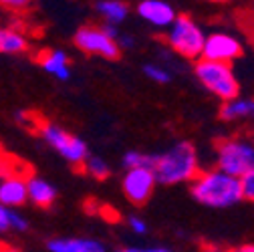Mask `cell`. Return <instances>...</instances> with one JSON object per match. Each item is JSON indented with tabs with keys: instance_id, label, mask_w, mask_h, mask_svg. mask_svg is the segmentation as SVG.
I'll return each instance as SVG.
<instances>
[{
	"instance_id": "5",
	"label": "cell",
	"mask_w": 254,
	"mask_h": 252,
	"mask_svg": "<svg viewBox=\"0 0 254 252\" xmlns=\"http://www.w3.org/2000/svg\"><path fill=\"white\" fill-rule=\"evenodd\" d=\"M216 162H218L216 170L240 180L242 176L254 170V141L240 137L220 141L216 151Z\"/></svg>"
},
{
	"instance_id": "27",
	"label": "cell",
	"mask_w": 254,
	"mask_h": 252,
	"mask_svg": "<svg viewBox=\"0 0 254 252\" xmlns=\"http://www.w3.org/2000/svg\"><path fill=\"white\" fill-rule=\"evenodd\" d=\"M228 252H254V244H240V246L230 248Z\"/></svg>"
},
{
	"instance_id": "8",
	"label": "cell",
	"mask_w": 254,
	"mask_h": 252,
	"mask_svg": "<svg viewBox=\"0 0 254 252\" xmlns=\"http://www.w3.org/2000/svg\"><path fill=\"white\" fill-rule=\"evenodd\" d=\"M244 53L242 41L230 33H212L206 37L202 59L212 63H222V65H232Z\"/></svg>"
},
{
	"instance_id": "1",
	"label": "cell",
	"mask_w": 254,
	"mask_h": 252,
	"mask_svg": "<svg viewBox=\"0 0 254 252\" xmlns=\"http://www.w3.org/2000/svg\"><path fill=\"white\" fill-rule=\"evenodd\" d=\"M200 174V160L198 151L190 141H178L162 155H155L153 176L155 182L174 186L192 182Z\"/></svg>"
},
{
	"instance_id": "23",
	"label": "cell",
	"mask_w": 254,
	"mask_h": 252,
	"mask_svg": "<svg viewBox=\"0 0 254 252\" xmlns=\"http://www.w3.org/2000/svg\"><path fill=\"white\" fill-rule=\"evenodd\" d=\"M127 224H129L131 232H135V234H145V232H147V224L143 222L141 218H137V216H129Z\"/></svg>"
},
{
	"instance_id": "22",
	"label": "cell",
	"mask_w": 254,
	"mask_h": 252,
	"mask_svg": "<svg viewBox=\"0 0 254 252\" xmlns=\"http://www.w3.org/2000/svg\"><path fill=\"white\" fill-rule=\"evenodd\" d=\"M28 228V222L22 214H18L16 210L10 212V230H18V232H24Z\"/></svg>"
},
{
	"instance_id": "15",
	"label": "cell",
	"mask_w": 254,
	"mask_h": 252,
	"mask_svg": "<svg viewBox=\"0 0 254 252\" xmlns=\"http://www.w3.org/2000/svg\"><path fill=\"white\" fill-rule=\"evenodd\" d=\"M220 117L224 121H238L254 117V99L252 97H236L226 101L220 109Z\"/></svg>"
},
{
	"instance_id": "19",
	"label": "cell",
	"mask_w": 254,
	"mask_h": 252,
	"mask_svg": "<svg viewBox=\"0 0 254 252\" xmlns=\"http://www.w3.org/2000/svg\"><path fill=\"white\" fill-rule=\"evenodd\" d=\"M123 164L127 170H151L153 172V164H155V155H147L141 151H127L123 157Z\"/></svg>"
},
{
	"instance_id": "20",
	"label": "cell",
	"mask_w": 254,
	"mask_h": 252,
	"mask_svg": "<svg viewBox=\"0 0 254 252\" xmlns=\"http://www.w3.org/2000/svg\"><path fill=\"white\" fill-rule=\"evenodd\" d=\"M143 73H145V77L147 79H151V81H155V83H168L172 77H170V71H166L164 67H160V65H145L143 67Z\"/></svg>"
},
{
	"instance_id": "29",
	"label": "cell",
	"mask_w": 254,
	"mask_h": 252,
	"mask_svg": "<svg viewBox=\"0 0 254 252\" xmlns=\"http://www.w3.org/2000/svg\"><path fill=\"white\" fill-rule=\"evenodd\" d=\"M0 252H20V250H16V248H12V246H8L4 242H0Z\"/></svg>"
},
{
	"instance_id": "25",
	"label": "cell",
	"mask_w": 254,
	"mask_h": 252,
	"mask_svg": "<svg viewBox=\"0 0 254 252\" xmlns=\"http://www.w3.org/2000/svg\"><path fill=\"white\" fill-rule=\"evenodd\" d=\"M117 252H172L168 248H121Z\"/></svg>"
},
{
	"instance_id": "21",
	"label": "cell",
	"mask_w": 254,
	"mask_h": 252,
	"mask_svg": "<svg viewBox=\"0 0 254 252\" xmlns=\"http://www.w3.org/2000/svg\"><path fill=\"white\" fill-rule=\"evenodd\" d=\"M240 192H242V200L254 202V170L240 178Z\"/></svg>"
},
{
	"instance_id": "2",
	"label": "cell",
	"mask_w": 254,
	"mask_h": 252,
	"mask_svg": "<svg viewBox=\"0 0 254 252\" xmlns=\"http://www.w3.org/2000/svg\"><path fill=\"white\" fill-rule=\"evenodd\" d=\"M190 184L194 200L208 208H230L242 200L240 180L222 174L220 170L200 172Z\"/></svg>"
},
{
	"instance_id": "24",
	"label": "cell",
	"mask_w": 254,
	"mask_h": 252,
	"mask_svg": "<svg viewBox=\"0 0 254 252\" xmlns=\"http://www.w3.org/2000/svg\"><path fill=\"white\" fill-rule=\"evenodd\" d=\"M10 212L12 210H6L4 206H0V232L10 230Z\"/></svg>"
},
{
	"instance_id": "12",
	"label": "cell",
	"mask_w": 254,
	"mask_h": 252,
	"mask_svg": "<svg viewBox=\"0 0 254 252\" xmlns=\"http://www.w3.org/2000/svg\"><path fill=\"white\" fill-rule=\"evenodd\" d=\"M26 198L39 208H51L57 200V188L39 176L26 178Z\"/></svg>"
},
{
	"instance_id": "14",
	"label": "cell",
	"mask_w": 254,
	"mask_h": 252,
	"mask_svg": "<svg viewBox=\"0 0 254 252\" xmlns=\"http://www.w3.org/2000/svg\"><path fill=\"white\" fill-rule=\"evenodd\" d=\"M39 65L55 75L57 79H63V81H67L69 75H71V69H69V55L65 51H61V49H51V51H43L39 55Z\"/></svg>"
},
{
	"instance_id": "28",
	"label": "cell",
	"mask_w": 254,
	"mask_h": 252,
	"mask_svg": "<svg viewBox=\"0 0 254 252\" xmlns=\"http://www.w3.org/2000/svg\"><path fill=\"white\" fill-rule=\"evenodd\" d=\"M8 8H28V2H4Z\"/></svg>"
},
{
	"instance_id": "16",
	"label": "cell",
	"mask_w": 254,
	"mask_h": 252,
	"mask_svg": "<svg viewBox=\"0 0 254 252\" xmlns=\"http://www.w3.org/2000/svg\"><path fill=\"white\" fill-rule=\"evenodd\" d=\"M26 49H28V41L18 28L0 26V53L2 55H20Z\"/></svg>"
},
{
	"instance_id": "3",
	"label": "cell",
	"mask_w": 254,
	"mask_h": 252,
	"mask_svg": "<svg viewBox=\"0 0 254 252\" xmlns=\"http://www.w3.org/2000/svg\"><path fill=\"white\" fill-rule=\"evenodd\" d=\"M194 73L198 81L222 101H232L240 93V81L232 69V65H222V63H212V61H196Z\"/></svg>"
},
{
	"instance_id": "9",
	"label": "cell",
	"mask_w": 254,
	"mask_h": 252,
	"mask_svg": "<svg viewBox=\"0 0 254 252\" xmlns=\"http://www.w3.org/2000/svg\"><path fill=\"white\" fill-rule=\"evenodd\" d=\"M155 176L151 170H127L123 176V192L133 204H145L155 190Z\"/></svg>"
},
{
	"instance_id": "6",
	"label": "cell",
	"mask_w": 254,
	"mask_h": 252,
	"mask_svg": "<svg viewBox=\"0 0 254 252\" xmlns=\"http://www.w3.org/2000/svg\"><path fill=\"white\" fill-rule=\"evenodd\" d=\"M39 133L43 135V139L53 147L57 149L69 164H75V166H83V162L87 160V155H89V149H87V143L65 131L61 127V125L57 123H41V127H39Z\"/></svg>"
},
{
	"instance_id": "11",
	"label": "cell",
	"mask_w": 254,
	"mask_h": 252,
	"mask_svg": "<svg viewBox=\"0 0 254 252\" xmlns=\"http://www.w3.org/2000/svg\"><path fill=\"white\" fill-rule=\"evenodd\" d=\"M26 178L22 174H14L0 180V206L6 210H16L26 204Z\"/></svg>"
},
{
	"instance_id": "7",
	"label": "cell",
	"mask_w": 254,
	"mask_h": 252,
	"mask_svg": "<svg viewBox=\"0 0 254 252\" xmlns=\"http://www.w3.org/2000/svg\"><path fill=\"white\" fill-rule=\"evenodd\" d=\"M75 45L87 55H97L109 61H115L121 55L117 41L107 37L101 26H81L75 35Z\"/></svg>"
},
{
	"instance_id": "18",
	"label": "cell",
	"mask_w": 254,
	"mask_h": 252,
	"mask_svg": "<svg viewBox=\"0 0 254 252\" xmlns=\"http://www.w3.org/2000/svg\"><path fill=\"white\" fill-rule=\"evenodd\" d=\"M81 168H83L85 174H89V176L95 178V180H105V178H109V174H111L109 164L103 160V157H99V155H87V160L83 162Z\"/></svg>"
},
{
	"instance_id": "17",
	"label": "cell",
	"mask_w": 254,
	"mask_h": 252,
	"mask_svg": "<svg viewBox=\"0 0 254 252\" xmlns=\"http://www.w3.org/2000/svg\"><path fill=\"white\" fill-rule=\"evenodd\" d=\"M95 8L105 18V24H111V26L121 24L127 18V14H129L127 4L119 2V0H101V2L95 4Z\"/></svg>"
},
{
	"instance_id": "13",
	"label": "cell",
	"mask_w": 254,
	"mask_h": 252,
	"mask_svg": "<svg viewBox=\"0 0 254 252\" xmlns=\"http://www.w3.org/2000/svg\"><path fill=\"white\" fill-rule=\"evenodd\" d=\"M47 248L49 252H107L105 244L95 238H53Z\"/></svg>"
},
{
	"instance_id": "26",
	"label": "cell",
	"mask_w": 254,
	"mask_h": 252,
	"mask_svg": "<svg viewBox=\"0 0 254 252\" xmlns=\"http://www.w3.org/2000/svg\"><path fill=\"white\" fill-rule=\"evenodd\" d=\"M117 45H119V49H129V47H133V37H129V35H119V39H117Z\"/></svg>"
},
{
	"instance_id": "10",
	"label": "cell",
	"mask_w": 254,
	"mask_h": 252,
	"mask_svg": "<svg viewBox=\"0 0 254 252\" xmlns=\"http://www.w3.org/2000/svg\"><path fill=\"white\" fill-rule=\"evenodd\" d=\"M135 10L143 20H147L155 28H170L178 16L174 6L170 2H164V0H141V2H137Z\"/></svg>"
},
{
	"instance_id": "4",
	"label": "cell",
	"mask_w": 254,
	"mask_h": 252,
	"mask_svg": "<svg viewBox=\"0 0 254 252\" xmlns=\"http://www.w3.org/2000/svg\"><path fill=\"white\" fill-rule=\"evenodd\" d=\"M166 41L184 59L200 61L202 59V49H204V43H206V35H204L202 26L192 16L178 14L176 20L172 22V26L168 28Z\"/></svg>"
}]
</instances>
